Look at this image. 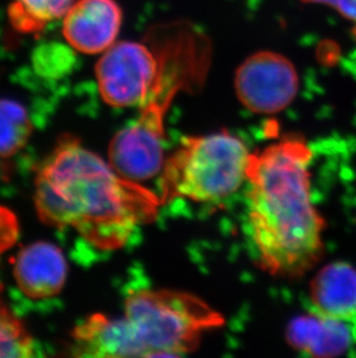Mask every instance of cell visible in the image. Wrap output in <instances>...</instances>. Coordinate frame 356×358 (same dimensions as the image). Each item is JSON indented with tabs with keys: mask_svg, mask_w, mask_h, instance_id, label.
Returning a JSON list of instances; mask_svg holds the SVG:
<instances>
[{
	"mask_svg": "<svg viewBox=\"0 0 356 358\" xmlns=\"http://www.w3.org/2000/svg\"><path fill=\"white\" fill-rule=\"evenodd\" d=\"M34 201L43 223L72 229L88 245L105 252L124 247L163 206L158 194L125 179L71 136L63 137L40 162Z\"/></svg>",
	"mask_w": 356,
	"mask_h": 358,
	"instance_id": "obj_1",
	"label": "cell"
},
{
	"mask_svg": "<svg viewBox=\"0 0 356 358\" xmlns=\"http://www.w3.org/2000/svg\"><path fill=\"white\" fill-rule=\"evenodd\" d=\"M313 152L287 135L250 153L248 224L259 267L276 278H303L324 255L325 220L311 197Z\"/></svg>",
	"mask_w": 356,
	"mask_h": 358,
	"instance_id": "obj_2",
	"label": "cell"
},
{
	"mask_svg": "<svg viewBox=\"0 0 356 358\" xmlns=\"http://www.w3.org/2000/svg\"><path fill=\"white\" fill-rule=\"evenodd\" d=\"M225 318L195 294L139 289L125 298L124 313L89 315L72 331L77 357H175L198 349L204 335Z\"/></svg>",
	"mask_w": 356,
	"mask_h": 358,
	"instance_id": "obj_3",
	"label": "cell"
},
{
	"mask_svg": "<svg viewBox=\"0 0 356 358\" xmlns=\"http://www.w3.org/2000/svg\"><path fill=\"white\" fill-rule=\"evenodd\" d=\"M250 151L227 130L185 136L165 157L160 176L162 204L176 199L213 203L227 199L246 182Z\"/></svg>",
	"mask_w": 356,
	"mask_h": 358,
	"instance_id": "obj_4",
	"label": "cell"
},
{
	"mask_svg": "<svg viewBox=\"0 0 356 358\" xmlns=\"http://www.w3.org/2000/svg\"><path fill=\"white\" fill-rule=\"evenodd\" d=\"M158 69L156 54L146 41L114 43L95 69L101 98L114 108L142 107L151 94Z\"/></svg>",
	"mask_w": 356,
	"mask_h": 358,
	"instance_id": "obj_5",
	"label": "cell"
},
{
	"mask_svg": "<svg viewBox=\"0 0 356 358\" xmlns=\"http://www.w3.org/2000/svg\"><path fill=\"white\" fill-rule=\"evenodd\" d=\"M299 79L288 58L272 51H260L246 58L235 76L237 98L255 114L283 112L299 92Z\"/></svg>",
	"mask_w": 356,
	"mask_h": 358,
	"instance_id": "obj_6",
	"label": "cell"
},
{
	"mask_svg": "<svg viewBox=\"0 0 356 358\" xmlns=\"http://www.w3.org/2000/svg\"><path fill=\"white\" fill-rule=\"evenodd\" d=\"M123 12L114 0H77L64 17L63 33L82 54L105 52L121 31Z\"/></svg>",
	"mask_w": 356,
	"mask_h": 358,
	"instance_id": "obj_7",
	"label": "cell"
},
{
	"mask_svg": "<svg viewBox=\"0 0 356 358\" xmlns=\"http://www.w3.org/2000/svg\"><path fill=\"white\" fill-rule=\"evenodd\" d=\"M13 274L22 294L33 299H47L63 290L68 278V262L57 246L37 241L17 253Z\"/></svg>",
	"mask_w": 356,
	"mask_h": 358,
	"instance_id": "obj_8",
	"label": "cell"
},
{
	"mask_svg": "<svg viewBox=\"0 0 356 358\" xmlns=\"http://www.w3.org/2000/svg\"><path fill=\"white\" fill-rule=\"evenodd\" d=\"M356 321L336 320L310 312L296 317L285 329L292 349L313 357L343 355L356 343Z\"/></svg>",
	"mask_w": 356,
	"mask_h": 358,
	"instance_id": "obj_9",
	"label": "cell"
},
{
	"mask_svg": "<svg viewBox=\"0 0 356 358\" xmlns=\"http://www.w3.org/2000/svg\"><path fill=\"white\" fill-rule=\"evenodd\" d=\"M309 299L317 315L356 321V268L343 261L320 268L310 283Z\"/></svg>",
	"mask_w": 356,
	"mask_h": 358,
	"instance_id": "obj_10",
	"label": "cell"
},
{
	"mask_svg": "<svg viewBox=\"0 0 356 358\" xmlns=\"http://www.w3.org/2000/svg\"><path fill=\"white\" fill-rule=\"evenodd\" d=\"M77 0H10L8 17L17 31L37 34L64 17Z\"/></svg>",
	"mask_w": 356,
	"mask_h": 358,
	"instance_id": "obj_11",
	"label": "cell"
},
{
	"mask_svg": "<svg viewBox=\"0 0 356 358\" xmlns=\"http://www.w3.org/2000/svg\"><path fill=\"white\" fill-rule=\"evenodd\" d=\"M31 120L24 106L0 99V158L20 152L31 138Z\"/></svg>",
	"mask_w": 356,
	"mask_h": 358,
	"instance_id": "obj_12",
	"label": "cell"
},
{
	"mask_svg": "<svg viewBox=\"0 0 356 358\" xmlns=\"http://www.w3.org/2000/svg\"><path fill=\"white\" fill-rule=\"evenodd\" d=\"M34 342L24 324L0 301V357L34 355Z\"/></svg>",
	"mask_w": 356,
	"mask_h": 358,
	"instance_id": "obj_13",
	"label": "cell"
},
{
	"mask_svg": "<svg viewBox=\"0 0 356 358\" xmlns=\"http://www.w3.org/2000/svg\"><path fill=\"white\" fill-rule=\"evenodd\" d=\"M19 227L13 213L0 206V253L8 250L17 238Z\"/></svg>",
	"mask_w": 356,
	"mask_h": 358,
	"instance_id": "obj_14",
	"label": "cell"
},
{
	"mask_svg": "<svg viewBox=\"0 0 356 358\" xmlns=\"http://www.w3.org/2000/svg\"><path fill=\"white\" fill-rule=\"evenodd\" d=\"M334 7L343 17L356 21V0H336Z\"/></svg>",
	"mask_w": 356,
	"mask_h": 358,
	"instance_id": "obj_15",
	"label": "cell"
},
{
	"mask_svg": "<svg viewBox=\"0 0 356 358\" xmlns=\"http://www.w3.org/2000/svg\"><path fill=\"white\" fill-rule=\"evenodd\" d=\"M303 3H322V5H329V6L334 7L336 0H302Z\"/></svg>",
	"mask_w": 356,
	"mask_h": 358,
	"instance_id": "obj_16",
	"label": "cell"
}]
</instances>
